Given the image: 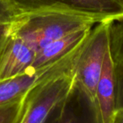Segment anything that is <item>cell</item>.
<instances>
[{
  "mask_svg": "<svg viewBox=\"0 0 123 123\" xmlns=\"http://www.w3.org/2000/svg\"><path fill=\"white\" fill-rule=\"evenodd\" d=\"M97 21L85 16L58 11L20 14L14 33L37 52L53 41L73 31L94 27Z\"/></svg>",
  "mask_w": 123,
  "mask_h": 123,
  "instance_id": "1",
  "label": "cell"
},
{
  "mask_svg": "<svg viewBox=\"0 0 123 123\" xmlns=\"http://www.w3.org/2000/svg\"><path fill=\"white\" fill-rule=\"evenodd\" d=\"M112 23H98L92 28L73 69L75 88L85 96L92 111L95 104L96 87L102 72L105 56L111 46Z\"/></svg>",
  "mask_w": 123,
  "mask_h": 123,
  "instance_id": "2",
  "label": "cell"
},
{
  "mask_svg": "<svg viewBox=\"0 0 123 123\" xmlns=\"http://www.w3.org/2000/svg\"><path fill=\"white\" fill-rule=\"evenodd\" d=\"M19 14L58 11L85 16L98 23L123 20L121 0H10Z\"/></svg>",
  "mask_w": 123,
  "mask_h": 123,
  "instance_id": "3",
  "label": "cell"
},
{
  "mask_svg": "<svg viewBox=\"0 0 123 123\" xmlns=\"http://www.w3.org/2000/svg\"><path fill=\"white\" fill-rule=\"evenodd\" d=\"M84 41L67 55L52 62L38 68H31L21 74L0 80V105L23 97L41 81L74 66Z\"/></svg>",
  "mask_w": 123,
  "mask_h": 123,
  "instance_id": "4",
  "label": "cell"
},
{
  "mask_svg": "<svg viewBox=\"0 0 123 123\" xmlns=\"http://www.w3.org/2000/svg\"><path fill=\"white\" fill-rule=\"evenodd\" d=\"M116 109V72L111 46L105 53L102 72L95 92V104L93 110L97 123H111Z\"/></svg>",
  "mask_w": 123,
  "mask_h": 123,
  "instance_id": "5",
  "label": "cell"
},
{
  "mask_svg": "<svg viewBox=\"0 0 123 123\" xmlns=\"http://www.w3.org/2000/svg\"><path fill=\"white\" fill-rule=\"evenodd\" d=\"M36 51L14 33L0 52V80L14 77L31 68Z\"/></svg>",
  "mask_w": 123,
  "mask_h": 123,
  "instance_id": "6",
  "label": "cell"
},
{
  "mask_svg": "<svg viewBox=\"0 0 123 123\" xmlns=\"http://www.w3.org/2000/svg\"><path fill=\"white\" fill-rule=\"evenodd\" d=\"M92 28H83L73 31L40 49L36 52L32 68H41L67 55L87 39Z\"/></svg>",
  "mask_w": 123,
  "mask_h": 123,
  "instance_id": "7",
  "label": "cell"
},
{
  "mask_svg": "<svg viewBox=\"0 0 123 123\" xmlns=\"http://www.w3.org/2000/svg\"><path fill=\"white\" fill-rule=\"evenodd\" d=\"M19 16L10 0H0V52L14 32Z\"/></svg>",
  "mask_w": 123,
  "mask_h": 123,
  "instance_id": "8",
  "label": "cell"
},
{
  "mask_svg": "<svg viewBox=\"0 0 123 123\" xmlns=\"http://www.w3.org/2000/svg\"><path fill=\"white\" fill-rule=\"evenodd\" d=\"M26 94L16 100L0 105V123H19L25 104Z\"/></svg>",
  "mask_w": 123,
  "mask_h": 123,
  "instance_id": "9",
  "label": "cell"
},
{
  "mask_svg": "<svg viewBox=\"0 0 123 123\" xmlns=\"http://www.w3.org/2000/svg\"><path fill=\"white\" fill-rule=\"evenodd\" d=\"M111 49L115 64H123V20L111 25Z\"/></svg>",
  "mask_w": 123,
  "mask_h": 123,
  "instance_id": "10",
  "label": "cell"
},
{
  "mask_svg": "<svg viewBox=\"0 0 123 123\" xmlns=\"http://www.w3.org/2000/svg\"><path fill=\"white\" fill-rule=\"evenodd\" d=\"M116 109H123V64H115Z\"/></svg>",
  "mask_w": 123,
  "mask_h": 123,
  "instance_id": "11",
  "label": "cell"
},
{
  "mask_svg": "<svg viewBox=\"0 0 123 123\" xmlns=\"http://www.w3.org/2000/svg\"><path fill=\"white\" fill-rule=\"evenodd\" d=\"M111 123H123V109H116Z\"/></svg>",
  "mask_w": 123,
  "mask_h": 123,
  "instance_id": "12",
  "label": "cell"
},
{
  "mask_svg": "<svg viewBox=\"0 0 123 123\" xmlns=\"http://www.w3.org/2000/svg\"><path fill=\"white\" fill-rule=\"evenodd\" d=\"M59 123H78L74 118L71 117H68V118H64V119L62 120V121H60Z\"/></svg>",
  "mask_w": 123,
  "mask_h": 123,
  "instance_id": "13",
  "label": "cell"
},
{
  "mask_svg": "<svg viewBox=\"0 0 123 123\" xmlns=\"http://www.w3.org/2000/svg\"><path fill=\"white\" fill-rule=\"evenodd\" d=\"M121 1H122V2H123V0H121Z\"/></svg>",
  "mask_w": 123,
  "mask_h": 123,
  "instance_id": "14",
  "label": "cell"
}]
</instances>
